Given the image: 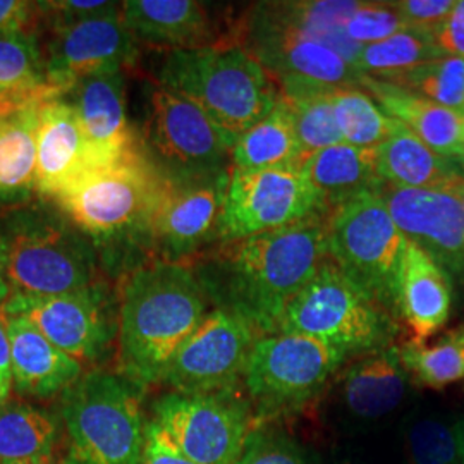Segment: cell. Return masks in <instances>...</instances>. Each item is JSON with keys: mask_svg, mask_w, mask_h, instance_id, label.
I'll return each instance as SVG.
<instances>
[{"mask_svg": "<svg viewBox=\"0 0 464 464\" xmlns=\"http://www.w3.org/2000/svg\"><path fill=\"white\" fill-rule=\"evenodd\" d=\"M327 218L315 214L284 229L222 241L197 272L207 296L260 337L277 334L289 303L329 258Z\"/></svg>", "mask_w": 464, "mask_h": 464, "instance_id": "1", "label": "cell"}, {"mask_svg": "<svg viewBox=\"0 0 464 464\" xmlns=\"http://www.w3.org/2000/svg\"><path fill=\"white\" fill-rule=\"evenodd\" d=\"M208 296L188 264L153 260L130 272L119 299L117 365L145 389L167 368L208 314Z\"/></svg>", "mask_w": 464, "mask_h": 464, "instance_id": "2", "label": "cell"}, {"mask_svg": "<svg viewBox=\"0 0 464 464\" xmlns=\"http://www.w3.org/2000/svg\"><path fill=\"white\" fill-rule=\"evenodd\" d=\"M159 83L197 103L234 141L281 97L274 76L239 42L169 52Z\"/></svg>", "mask_w": 464, "mask_h": 464, "instance_id": "3", "label": "cell"}, {"mask_svg": "<svg viewBox=\"0 0 464 464\" xmlns=\"http://www.w3.org/2000/svg\"><path fill=\"white\" fill-rule=\"evenodd\" d=\"M5 281L17 298H50L97 281V248L61 210L21 207L0 222Z\"/></svg>", "mask_w": 464, "mask_h": 464, "instance_id": "4", "label": "cell"}, {"mask_svg": "<svg viewBox=\"0 0 464 464\" xmlns=\"http://www.w3.org/2000/svg\"><path fill=\"white\" fill-rule=\"evenodd\" d=\"M143 389L121 373L92 370L61 394L69 456L78 464H143Z\"/></svg>", "mask_w": 464, "mask_h": 464, "instance_id": "5", "label": "cell"}, {"mask_svg": "<svg viewBox=\"0 0 464 464\" xmlns=\"http://www.w3.org/2000/svg\"><path fill=\"white\" fill-rule=\"evenodd\" d=\"M279 332L310 335L351 360L394 346L399 320L327 258L285 308Z\"/></svg>", "mask_w": 464, "mask_h": 464, "instance_id": "6", "label": "cell"}, {"mask_svg": "<svg viewBox=\"0 0 464 464\" xmlns=\"http://www.w3.org/2000/svg\"><path fill=\"white\" fill-rule=\"evenodd\" d=\"M408 243L381 189L349 199L327 218L332 264L398 320L399 279Z\"/></svg>", "mask_w": 464, "mask_h": 464, "instance_id": "7", "label": "cell"}, {"mask_svg": "<svg viewBox=\"0 0 464 464\" xmlns=\"http://www.w3.org/2000/svg\"><path fill=\"white\" fill-rule=\"evenodd\" d=\"M346 362L341 351L310 335L277 332L260 337L243 379L255 423H277L301 413Z\"/></svg>", "mask_w": 464, "mask_h": 464, "instance_id": "8", "label": "cell"}, {"mask_svg": "<svg viewBox=\"0 0 464 464\" xmlns=\"http://www.w3.org/2000/svg\"><path fill=\"white\" fill-rule=\"evenodd\" d=\"M157 181L159 170L141 150L122 162L86 172L53 201L93 245H141Z\"/></svg>", "mask_w": 464, "mask_h": 464, "instance_id": "9", "label": "cell"}, {"mask_svg": "<svg viewBox=\"0 0 464 464\" xmlns=\"http://www.w3.org/2000/svg\"><path fill=\"white\" fill-rule=\"evenodd\" d=\"M234 140L197 103L155 82L147 88L143 145L166 176H205L231 169Z\"/></svg>", "mask_w": 464, "mask_h": 464, "instance_id": "10", "label": "cell"}, {"mask_svg": "<svg viewBox=\"0 0 464 464\" xmlns=\"http://www.w3.org/2000/svg\"><path fill=\"white\" fill-rule=\"evenodd\" d=\"M229 170L205 176H166L159 181L150 205L145 245L155 260L186 264L222 236V217Z\"/></svg>", "mask_w": 464, "mask_h": 464, "instance_id": "11", "label": "cell"}, {"mask_svg": "<svg viewBox=\"0 0 464 464\" xmlns=\"http://www.w3.org/2000/svg\"><path fill=\"white\" fill-rule=\"evenodd\" d=\"M245 387L214 394L167 392L151 404V421L199 464H236L255 425Z\"/></svg>", "mask_w": 464, "mask_h": 464, "instance_id": "12", "label": "cell"}, {"mask_svg": "<svg viewBox=\"0 0 464 464\" xmlns=\"http://www.w3.org/2000/svg\"><path fill=\"white\" fill-rule=\"evenodd\" d=\"M315 214H329L296 166L231 169L222 217V241L295 226Z\"/></svg>", "mask_w": 464, "mask_h": 464, "instance_id": "13", "label": "cell"}, {"mask_svg": "<svg viewBox=\"0 0 464 464\" xmlns=\"http://www.w3.org/2000/svg\"><path fill=\"white\" fill-rule=\"evenodd\" d=\"M243 42L277 83L306 82L331 88L358 86L362 74L337 52L291 24L276 2L255 5L243 21Z\"/></svg>", "mask_w": 464, "mask_h": 464, "instance_id": "14", "label": "cell"}, {"mask_svg": "<svg viewBox=\"0 0 464 464\" xmlns=\"http://www.w3.org/2000/svg\"><path fill=\"white\" fill-rule=\"evenodd\" d=\"M2 310L32 322L53 346L80 363L97 362L117 339L119 308L103 282L50 298L9 296Z\"/></svg>", "mask_w": 464, "mask_h": 464, "instance_id": "15", "label": "cell"}, {"mask_svg": "<svg viewBox=\"0 0 464 464\" xmlns=\"http://www.w3.org/2000/svg\"><path fill=\"white\" fill-rule=\"evenodd\" d=\"M258 339V332L246 320L229 310L214 308L176 353L162 383L181 394L239 389Z\"/></svg>", "mask_w": 464, "mask_h": 464, "instance_id": "16", "label": "cell"}, {"mask_svg": "<svg viewBox=\"0 0 464 464\" xmlns=\"http://www.w3.org/2000/svg\"><path fill=\"white\" fill-rule=\"evenodd\" d=\"M121 7L114 13L53 32V38L44 52L45 66L50 82L64 92V97L84 78L122 72L134 64L138 42L126 28Z\"/></svg>", "mask_w": 464, "mask_h": 464, "instance_id": "17", "label": "cell"}, {"mask_svg": "<svg viewBox=\"0 0 464 464\" xmlns=\"http://www.w3.org/2000/svg\"><path fill=\"white\" fill-rule=\"evenodd\" d=\"M381 195L408 241L429 253L449 277L464 281V207L442 189H401L383 184Z\"/></svg>", "mask_w": 464, "mask_h": 464, "instance_id": "18", "label": "cell"}, {"mask_svg": "<svg viewBox=\"0 0 464 464\" xmlns=\"http://www.w3.org/2000/svg\"><path fill=\"white\" fill-rule=\"evenodd\" d=\"M69 97L97 167L122 162L143 150L130 124L122 72L84 78L69 90Z\"/></svg>", "mask_w": 464, "mask_h": 464, "instance_id": "19", "label": "cell"}, {"mask_svg": "<svg viewBox=\"0 0 464 464\" xmlns=\"http://www.w3.org/2000/svg\"><path fill=\"white\" fill-rule=\"evenodd\" d=\"M93 169L97 164L74 107L66 97L42 105L36 126L34 189L53 199Z\"/></svg>", "mask_w": 464, "mask_h": 464, "instance_id": "20", "label": "cell"}, {"mask_svg": "<svg viewBox=\"0 0 464 464\" xmlns=\"http://www.w3.org/2000/svg\"><path fill=\"white\" fill-rule=\"evenodd\" d=\"M11 341L13 387L23 396L50 399L83 375V363L53 346L32 322L5 315Z\"/></svg>", "mask_w": 464, "mask_h": 464, "instance_id": "21", "label": "cell"}, {"mask_svg": "<svg viewBox=\"0 0 464 464\" xmlns=\"http://www.w3.org/2000/svg\"><path fill=\"white\" fill-rule=\"evenodd\" d=\"M121 14L136 42L169 52L218 42L205 4L195 0H128Z\"/></svg>", "mask_w": 464, "mask_h": 464, "instance_id": "22", "label": "cell"}, {"mask_svg": "<svg viewBox=\"0 0 464 464\" xmlns=\"http://www.w3.org/2000/svg\"><path fill=\"white\" fill-rule=\"evenodd\" d=\"M360 86L381 105L387 116L399 121L437 153L459 160L464 155V112L423 99L401 86L362 76Z\"/></svg>", "mask_w": 464, "mask_h": 464, "instance_id": "23", "label": "cell"}, {"mask_svg": "<svg viewBox=\"0 0 464 464\" xmlns=\"http://www.w3.org/2000/svg\"><path fill=\"white\" fill-rule=\"evenodd\" d=\"M452 304L450 277L415 243H408L399 279V320L411 339L425 343L448 324Z\"/></svg>", "mask_w": 464, "mask_h": 464, "instance_id": "24", "label": "cell"}, {"mask_svg": "<svg viewBox=\"0 0 464 464\" xmlns=\"http://www.w3.org/2000/svg\"><path fill=\"white\" fill-rule=\"evenodd\" d=\"M298 166L329 214L349 199L383 186L379 149L339 143L303 159Z\"/></svg>", "mask_w": 464, "mask_h": 464, "instance_id": "25", "label": "cell"}, {"mask_svg": "<svg viewBox=\"0 0 464 464\" xmlns=\"http://www.w3.org/2000/svg\"><path fill=\"white\" fill-rule=\"evenodd\" d=\"M410 373L401 362L399 348L356 358L343 377V402L351 416L375 421L394 413L406 398Z\"/></svg>", "mask_w": 464, "mask_h": 464, "instance_id": "26", "label": "cell"}, {"mask_svg": "<svg viewBox=\"0 0 464 464\" xmlns=\"http://www.w3.org/2000/svg\"><path fill=\"white\" fill-rule=\"evenodd\" d=\"M61 97L64 92L50 82L45 53L34 34L0 36V114L42 107Z\"/></svg>", "mask_w": 464, "mask_h": 464, "instance_id": "27", "label": "cell"}, {"mask_svg": "<svg viewBox=\"0 0 464 464\" xmlns=\"http://www.w3.org/2000/svg\"><path fill=\"white\" fill-rule=\"evenodd\" d=\"M379 174L383 184L392 188L442 191L463 178L456 159L437 153L401 122L379 147Z\"/></svg>", "mask_w": 464, "mask_h": 464, "instance_id": "28", "label": "cell"}, {"mask_svg": "<svg viewBox=\"0 0 464 464\" xmlns=\"http://www.w3.org/2000/svg\"><path fill=\"white\" fill-rule=\"evenodd\" d=\"M301 162L298 134L284 97L262 121L241 134L231 151V169L258 170L296 166Z\"/></svg>", "mask_w": 464, "mask_h": 464, "instance_id": "29", "label": "cell"}, {"mask_svg": "<svg viewBox=\"0 0 464 464\" xmlns=\"http://www.w3.org/2000/svg\"><path fill=\"white\" fill-rule=\"evenodd\" d=\"M59 418L21 401L0 404V464L50 463Z\"/></svg>", "mask_w": 464, "mask_h": 464, "instance_id": "30", "label": "cell"}, {"mask_svg": "<svg viewBox=\"0 0 464 464\" xmlns=\"http://www.w3.org/2000/svg\"><path fill=\"white\" fill-rule=\"evenodd\" d=\"M40 109L0 114V198L26 197L34 189Z\"/></svg>", "mask_w": 464, "mask_h": 464, "instance_id": "31", "label": "cell"}, {"mask_svg": "<svg viewBox=\"0 0 464 464\" xmlns=\"http://www.w3.org/2000/svg\"><path fill=\"white\" fill-rule=\"evenodd\" d=\"M277 84L293 114L301 160L320 150L344 143L335 122L332 103V93L335 88L306 82H281Z\"/></svg>", "mask_w": 464, "mask_h": 464, "instance_id": "32", "label": "cell"}, {"mask_svg": "<svg viewBox=\"0 0 464 464\" xmlns=\"http://www.w3.org/2000/svg\"><path fill=\"white\" fill-rule=\"evenodd\" d=\"M358 2L349 0H312V2H276L277 11L301 32L337 52L354 67L363 47L353 44L346 34V23Z\"/></svg>", "mask_w": 464, "mask_h": 464, "instance_id": "33", "label": "cell"}, {"mask_svg": "<svg viewBox=\"0 0 464 464\" xmlns=\"http://www.w3.org/2000/svg\"><path fill=\"white\" fill-rule=\"evenodd\" d=\"M332 103L343 141L353 147L379 149L398 128L399 121L387 116L360 84L335 88Z\"/></svg>", "mask_w": 464, "mask_h": 464, "instance_id": "34", "label": "cell"}, {"mask_svg": "<svg viewBox=\"0 0 464 464\" xmlns=\"http://www.w3.org/2000/svg\"><path fill=\"white\" fill-rule=\"evenodd\" d=\"M444 57L430 34L406 28L382 42L366 45L354 61L362 76L387 78Z\"/></svg>", "mask_w": 464, "mask_h": 464, "instance_id": "35", "label": "cell"}, {"mask_svg": "<svg viewBox=\"0 0 464 464\" xmlns=\"http://www.w3.org/2000/svg\"><path fill=\"white\" fill-rule=\"evenodd\" d=\"M398 348L406 372L420 385L444 389L464 379V346L454 334L435 344L410 339Z\"/></svg>", "mask_w": 464, "mask_h": 464, "instance_id": "36", "label": "cell"}, {"mask_svg": "<svg viewBox=\"0 0 464 464\" xmlns=\"http://www.w3.org/2000/svg\"><path fill=\"white\" fill-rule=\"evenodd\" d=\"M379 80V78H377ZM452 111H464V59L444 55L410 71L382 78Z\"/></svg>", "mask_w": 464, "mask_h": 464, "instance_id": "37", "label": "cell"}, {"mask_svg": "<svg viewBox=\"0 0 464 464\" xmlns=\"http://www.w3.org/2000/svg\"><path fill=\"white\" fill-rule=\"evenodd\" d=\"M404 446L408 464H463L458 429L437 416L411 420Z\"/></svg>", "mask_w": 464, "mask_h": 464, "instance_id": "38", "label": "cell"}, {"mask_svg": "<svg viewBox=\"0 0 464 464\" xmlns=\"http://www.w3.org/2000/svg\"><path fill=\"white\" fill-rule=\"evenodd\" d=\"M236 464H310L298 440L277 423H255Z\"/></svg>", "mask_w": 464, "mask_h": 464, "instance_id": "39", "label": "cell"}, {"mask_svg": "<svg viewBox=\"0 0 464 464\" xmlns=\"http://www.w3.org/2000/svg\"><path fill=\"white\" fill-rule=\"evenodd\" d=\"M406 28L391 2H358L346 23V34L353 44L366 47Z\"/></svg>", "mask_w": 464, "mask_h": 464, "instance_id": "40", "label": "cell"}, {"mask_svg": "<svg viewBox=\"0 0 464 464\" xmlns=\"http://www.w3.org/2000/svg\"><path fill=\"white\" fill-rule=\"evenodd\" d=\"M121 7L117 2L105 0H49V2H34L36 14L52 24L53 32L72 26L86 19L103 16L114 13Z\"/></svg>", "mask_w": 464, "mask_h": 464, "instance_id": "41", "label": "cell"}, {"mask_svg": "<svg viewBox=\"0 0 464 464\" xmlns=\"http://www.w3.org/2000/svg\"><path fill=\"white\" fill-rule=\"evenodd\" d=\"M391 4L408 28L430 34L456 5L454 0H396Z\"/></svg>", "mask_w": 464, "mask_h": 464, "instance_id": "42", "label": "cell"}, {"mask_svg": "<svg viewBox=\"0 0 464 464\" xmlns=\"http://www.w3.org/2000/svg\"><path fill=\"white\" fill-rule=\"evenodd\" d=\"M143 464H199L186 456L178 448L164 430L149 420L147 423V440H145V454Z\"/></svg>", "mask_w": 464, "mask_h": 464, "instance_id": "43", "label": "cell"}, {"mask_svg": "<svg viewBox=\"0 0 464 464\" xmlns=\"http://www.w3.org/2000/svg\"><path fill=\"white\" fill-rule=\"evenodd\" d=\"M431 36L444 55L464 59V0L456 2L446 21Z\"/></svg>", "mask_w": 464, "mask_h": 464, "instance_id": "44", "label": "cell"}, {"mask_svg": "<svg viewBox=\"0 0 464 464\" xmlns=\"http://www.w3.org/2000/svg\"><path fill=\"white\" fill-rule=\"evenodd\" d=\"M34 16V2L0 0V36L28 32Z\"/></svg>", "mask_w": 464, "mask_h": 464, "instance_id": "45", "label": "cell"}, {"mask_svg": "<svg viewBox=\"0 0 464 464\" xmlns=\"http://www.w3.org/2000/svg\"><path fill=\"white\" fill-rule=\"evenodd\" d=\"M0 389L4 398L9 399L13 389V368H11V341L7 331V318L0 306Z\"/></svg>", "mask_w": 464, "mask_h": 464, "instance_id": "46", "label": "cell"}, {"mask_svg": "<svg viewBox=\"0 0 464 464\" xmlns=\"http://www.w3.org/2000/svg\"><path fill=\"white\" fill-rule=\"evenodd\" d=\"M9 285L5 281V268H4V248H2V241H0V306L9 299Z\"/></svg>", "mask_w": 464, "mask_h": 464, "instance_id": "47", "label": "cell"}, {"mask_svg": "<svg viewBox=\"0 0 464 464\" xmlns=\"http://www.w3.org/2000/svg\"><path fill=\"white\" fill-rule=\"evenodd\" d=\"M448 191L449 193H452L456 198L459 199L464 207V178H461L459 181H456V183L452 184Z\"/></svg>", "mask_w": 464, "mask_h": 464, "instance_id": "48", "label": "cell"}, {"mask_svg": "<svg viewBox=\"0 0 464 464\" xmlns=\"http://www.w3.org/2000/svg\"><path fill=\"white\" fill-rule=\"evenodd\" d=\"M458 429V439H459V450H461V461L464 464V420L456 427Z\"/></svg>", "mask_w": 464, "mask_h": 464, "instance_id": "49", "label": "cell"}, {"mask_svg": "<svg viewBox=\"0 0 464 464\" xmlns=\"http://www.w3.org/2000/svg\"><path fill=\"white\" fill-rule=\"evenodd\" d=\"M52 464H78L69 454H67L66 458L64 459H61V461H57V463H52Z\"/></svg>", "mask_w": 464, "mask_h": 464, "instance_id": "50", "label": "cell"}, {"mask_svg": "<svg viewBox=\"0 0 464 464\" xmlns=\"http://www.w3.org/2000/svg\"><path fill=\"white\" fill-rule=\"evenodd\" d=\"M454 335H456V339L464 346V329H461L459 332H454Z\"/></svg>", "mask_w": 464, "mask_h": 464, "instance_id": "51", "label": "cell"}, {"mask_svg": "<svg viewBox=\"0 0 464 464\" xmlns=\"http://www.w3.org/2000/svg\"><path fill=\"white\" fill-rule=\"evenodd\" d=\"M459 162V166H461V172H463V178H464V155L458 160Z\"/></svg>", "mask_w": 464, "mask_h": 464, "instance_id": "52", "label": "cell"}, {"mask_svg": "<svg viewBox=\"0 0 464 464\" xmlns=\"http://www.w3.org/2000/svg\"><path fill=\"white\" fill-rule=\"evenodd\" d=\"M5 401H7V399L4 398V394H2V389H0V404H2V402H5Z\"/></svg>", "mask_w": 464, "mask_h": 464, "instance_id": "53", "label": "cell"}, {"mask_svg": "<svg viewBox=\"0 0 464 464\" xmlns=\"http://www.w3.org/2000/svg\"><path fill=\"white\" fill-rule=\"evenodd\" d=\"M53 461H50V463H19V464H52Z\"/></svg>", "mask_w": 464, "mask_h": 464, "instance_id": "54", "label": "cell"}, {"mask_svg": "<svg viewBox=\"0 0 464 464\" xmlns=\"http://www.w3.org/2000/svg\"><path fill=\"white\" fill-rule=\"evenodd\" d=\"M343 464H353V463H343Z\"/></svg>", "mask_w": 464, "mask_h": 464, "instance_id": "55", "label": "cell"}, {"mask_svg": "<svg viewBox=\"0 0 464 464\" xmlns=\"http://www.w3.org/2000/svg\"><path fill=\"white\" fill-rule=\"evenodd\" d=\"M463 112H464V111H463Z\"/></svg>", "mask_w": 464, "mask_h": 464, "instance_id": "56", "label": "cell"}]
</instances>
